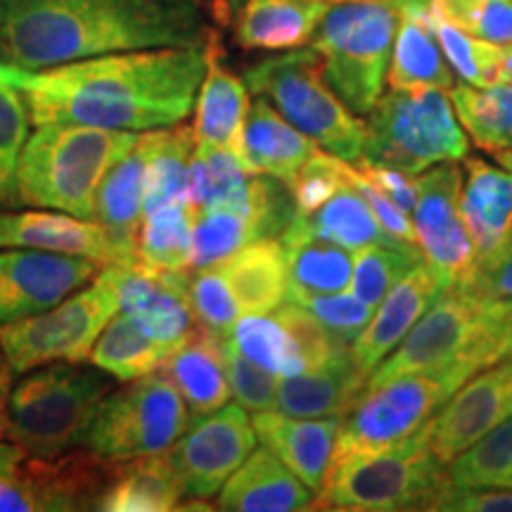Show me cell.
Returning a JSON list of instances; mask_svg holds the SVG:
<instances>
[{
    "mask_svg": "<svg viewBox=\"0 0 512 512\" xmlns=\"http://www.w3.org/2000/svg\"><path fill=\"white\" fill-rule=\"evenodd\" d=\"M138 133L88 124H41L27 138L17 166L19 207L55 209L93 219L95 200L112 166Z\"/></svg>",
    "mask_w": 512,
    "mask_h": 512,
    "instance_id": "obj_4",
    "label": "cell"
},
{
    "mask_svg": "<svg viewBox=\"0 0 512 512\" xmlns=\"http://www.w3.org/2000/svg\"><path fill=\"white\" fill-rule=\"evenodd\" d=\"M280 242L285 247L287 280H290L287 299L294 302V299L316 297V294L344 292L351 287L354 256L349 249L306 233L294 223Z\"/></svg>",
    "mask_w": 512,
    "mask_h": 512,
    "instance_id": "obj_31",
    "label": "cell"
},
{
    "mask_svg": "<svg viewBox=\"0 0 512 512\" xmlns=\"http://www.w3.org/2000/svg\"><path fill=\"white\" fill-rule=\"evenodd\" d=\"M328 3H347V0H328Z\"/></svg>",
    "mask_w": 512,
    "mask_h": 512,
    "instance_id": "obj_60",
    "label": "cell"
},
{
    "mask_svg": "<svg viewBox=\"0 0 512 512\" xmlns=\"http://www.w3.org/2000/svg\"><path fill=\"white\" fill-rule=\"evenodd\" d=\"M456 285L482 299L512 302V230L494 252L477 259L472 273Z\"/></svg>",
    "mask_w": 512,
    "mask_h": 512,
    "instance_id": "obj_49",
    "label": "cell"
},
{
    "mask_svg": "<svg viewBox=\"0 0 512 512\" xmlns=\"http://www.w3.org/2000/svg\"><path fill=\"white\" fill-rule=\"evenodd\" d=\"M12 392V370L0 368V437H8V403Z\"/></svg>",
    "mask_w": 512,
    "mask_h": 512,
    "instance_id": "obj_54",
    "label": "cell"
},
{
    "mask_svg": "<svg viewBox=\"0 0 512 512\" xmlns=\"http://www.w3.org/2000/svg\"><path fill=\"white\" fill-rule=\"evenodd\" d=\"M110 266L117 278L119 311L136 320L169 354L200 328L185 290V271L162 273L140 264Z\"/></svg>",
    "mask_w": 512,
    "mask_h": 512,
    "instance_id": "obj_18",
    "label": "cell"
},
{
    "mask_svg": "<svg viewBox=\"0 0 512 512\" xmlns=\"http://www.w3.org/2000/svg\"><path fill=\"white\" fill-rule=\"evenodd\" d=\"M470 152L451 98L439 88L382 95L368 114L361 159L418 176L441 162H460Z\"/></svg>",
    "mask_w": 512,
    "mask_h": 512,
    "instance_id": "obj_9",
    "label": "cell"
},
{
    "mask_svg": "<svg viewBox=\"0 0 512 512\" xmlns=\"http://www.w3.org/2000/svg\"><path fill=\"white\" fill-rule=\"evenodd\" d=\"M316 152L318 145L294 128L271 102L254 100L242 140V159L252 174L280 178L290 185Z\"/></svg>",
    "mask_w": 512,
    "mask_h": 512,
    "instance_id": "obj_27",
    "label": "cell"
},
{
    "mask_svg": "<svg viewBox=\"0 0 512 512\" xmlns=\"http://www.w3.org/2000/svg\"><path fill=\"white\" fill-rule=\"evenodd\" d=\"M245 316L273 313L290 294L285 247L278 240H254L216 264Z\"/></svg>",
    "mask_w": 512,
    "mask_h": 512,
    "instance_id": "obj_30",
    "label": "cell"
},
{
    "mask_svg": "<svg viewBox=\"0 0 512 512\" xmlns=\"http://www.w3.org/2000/svg\"><path fill=\"white\" fill-rule=\"evenodd\" d=\"M226 337L211 335L209 330L197 328L166 356L162 370L171 377L183 401L188 403L192 420L216 413L230 401V382L226 373Z\"/></svg>",
    "mask_w": 512,
    "mask_h": 512,
    "instance_id": "obj_24",
    "label": "cell"
},
{
    "mask_svg": "<svg viewBox=\"0 0 512 512\" xmlns=\"http://www.w3.org/2000/svg\"><path fill=\"white\" fill-rule=\"evenodd\" d=\"M472 36L486 43L510 50L512 48V0H479Z\"/></svg>",
    "mask_w": 512,
    "mask_h": 512,
    "instance_id": "obj_51",
    "label": "cell"
},
{
    "mask_svg": "<svg viewBox=\"0 0 512 512\" xmlns=\"http://www.w3.org/2000/svg\"><path fill=\"white\" fill-rule=\"evenodd\" d=\"M444 290L446 283L425 259L401 275L392 290L384 294L380 309L370 318V323L351 344L356 366L368 377L373 375V370L399 347L401 339L411 332L418 318L437 302Z\"/></svg>",
    "mask_w": 512,
    "mask_h": 512,
    "instance_id": "obj_19",
    "label": "cell"
},
{
    "mask_svg": "<svg viewBox=\"0 0 512 512\" xmlns=\"http://www.w3.org/2000/svg\"><path fill=\"white\" fill-rule=\"evenodd\" d=\"M437 510L446 512H512V489L498 491V486L489 491L463 489V486H448L446 494L439 498Z\"/></svg>",
    "mask_w": 512,
    "mask_h": 512,
    "instance_id": "obj_52",
    "label": "cell"
},
{
    "mask_svg": "<svg viewBox=\"0 0 512 512\" xmlns=\"http://www.w3.org/2000/svg\"><path fill=\"white\" fill-rule=\"evenodd\" d=\"M190 422L188 403L159 368L112 389L81 448L107 460L150 456L174 446Z\"/></svg>",
    "mask_w": 512,
    "mask_h": 512,
    "instance_id": "obj_11",
    "label": "cell"
},
{
    "mask_svg": "<svg viewBox=\"0 0 512 512\" xmlns=\"http://www.w3.org/2000/svg\"><path fill=\"white\" fill-rule=\"evenodd\" d=\"M185 491L169 451L131 460H117L110 486L98 510L105 512H166L181 510Z\"/></svg>",
    "mask_w": 512,
    "mask_h": 512,
    "instance_id": "obj_28",
    "label": "cell"
},
{
    "mask_svg": "<svg viewBox=\"0 0 512 512\" xmlns=\"http://www.w3.org/2000/svg\"><path fill=\"white\" fill-rule=\"evenodd\" d=\"M117 380L91 361H57L12 384L8 439L31 458L55 460L81 448Z\"/></svg>",
    "mask_w": 512,
    "mask_h": 512,
    "instance_id": "obj_5",
    "label": "cell"
},
{
    "mask_svg": "<svg viewBox=\"0 0 512 512\" xmlns=\"http://www.w3.org/2000/svg\"><path fill=\"white\" fill-rule=\"evenodd\" d=\"M505 358H512V302L482 299L451 285L373 370L366 387L451 368L472 377Z\"/></svg>",
    "mask_w": 512,
    "mask_h": 512,
    "instance_id": "obj_3",
    "label": "cell"
},
{
    "mask_svg": "<svg viewBox=\"0 0 512 512\" xmlns=\"http://www.w3.org/2000/svg\"><path fill=\"white\" fill-rule=\"evenodd\" d=\"M351 181H354L356 188L361 190V195L366 197L370 209L375 211L377 221H380L382 230L389 235V238L401 240V242H415V245H418L415 228L411 226V221H408V214L392 200V197L384 195V192L377 188V185L370 181L358 166H351Z\"/></svg>",
    "mask_w": 512,
    "mask_h": 512,
    "instance_id": "obj_50",
    "label": "cell"
},
{
    "mask_svg": "<svg viewBox=\"0 0 512 512\" xmlns=\"http://www.w3.org/2000/svg\"><path fill=\"white\" fill-rule=\"evenodd\" d=\"M512 415V358L479 370L451 394L425 425L427 441L439 463L451 465L484 434Z\"/></svg>",
    "mask_w": 512,
    "mask_h": 512,
    "instance_id": "obj_17",
    "label": "cell"
},
{
    "mask_svg": "<svg viewBox=\"0 0 512 512\" xmlns=\"http://www.w3.org/2000/svg\"><path fill=\"white\" fill-rule=\"evenodd\" d=\"M195 145L192 126L178 124L152 131V152L145 176V214L169 202L183 200Z\"/></svg>",
    "mask_w": 512,
    "mask_h": 512,
    "instance_id": "obj_39",
    "label": "cell"
},
{
    "mask_svg": "<svg viewBox=\"0 0 512 512\" xmlns=\"http://www.w3.org/2000/svg\"><path fill=\"white\" fill-rule=\"evenodd\" d=\"M328 10V0H242L235 41L245 50L304 48Z\"/></svg>",
    "mask_w": 512,
    "mask_h": 512,
    "instance_id": "obj_26",
    "label": "cell"
},
{
    "mask_svg": "<svg viewBox=\"0 0 512 512\" xmlns=\"http://www.w3.org/2000/svg\"><path fill=\"white\" fill-rule=\"evenodd\" d=\"M119 313L117 278L105 266L98 278L53 309L0 325V349L12 375L57 361H88L105 325Z\"/></svg>",
    "mask_w": 512,
    "mask_h": 512,
    "instance_id": "obj_10",
    "label": "cell"
},
{
    "mask_svg": "<svg viewBox=\"0 0 512 512\" xmlns=\"http://www.w3.org/2000/svg\"><path fill=\"white\" fill-rule=\"evenodd\" d=\"M207 3L211 5V10H214L216 19H219V22H226V19H230V15L240 8L242 0H207Z\"/></svg>",
    "mask_w": 512,
    "mask_h": 512,
    "instance_id": "obj_55",
    "label": "cell"
},
{
    "mask_svg": "<svg viewBox=\"0 0 512 512\" xmlns=\"http://www.w3.org/2000/svg\"><path fill=\"white\" fill-rule=\"evenodd\" d=\"M451 102L477 147L496 157L512 152V86L475 88L463 83L451 88Z\"/></svg>",
    "mask_w": 512,
    "mask_h": 512,
    "instance_id": "obj_38",
    "label": "cell"
},
{
    "mask_svg": "<svg viewBox=\"0 0 512 512\" xmlns=\"http://www.w3.org/2000/svg\"><path fill=\"white\" fill-rule=\"evenodd\" d=\"M498 83H508V86H512V48L505 50L503 67H501V81Z\"/></svg>",
    "mask_w": 512,
    "mask_h": 512,
    "instance_id": "obj_57",
    "label": "cell"
},
{
    "mask_svg": "<svg viewBox=\"0 0 512 512\" xmlns=\"http://www.w3.org/2000/svg\"><path fill=\"white\" fill-rule=\"evenodd\" d=\"M166 356L169 351L162 344L147 335L136 320L119 311L100 332L88 361L121 384L155 373L164 366Z\"/></svg>",
    "mask_w": 512,
    "mask_h": 512,
    "instance_id": "obj_35",
    "label": "cell"
},
{
    "mask_svg": "<svg viewBox=\"0 0 512 512\" xmlns=\"http://www.w3.org/2000/svg\"><path fill=\"white\" fill-rule=\"evenodd\" d=\"M399 19L392 0H347L325 12L311 38L325 81L354 114H370L382 98Z\"/></svg>",
    "mask_w": 512,
    "mask_h": 512,
    "instance_id": "obj_7",
    "label": "cell"
},
{
    "mask_svg": "<svg viewBox=\"0 0 512 512\" xmlns=\"http://www.w3.org/2000/svg\"><path fill=\"white\" fill-rule=\"evenodd\" d=\"M249 107L247 83L223 64L219 36H214L207 46V72L195 100V143L221 147L242 157Z\"/></svg>",
    "mask_w": 512,
    "mask_h": 512,
    "instance_id": "obj_21",
    "label": "cell"
},
{
    "mask_svg": "<svg viewBox=\"0 0 512 512\" xmlns=\"http://www.w3.org/2000/svg\"><path fill=\"white\" fill-rule=\"evenodd\" d=\"M396 10H430L432 0H392Z\"/></svg>",
    "mask_w": 512,
    "mask_h": 512,
    "instance_id": "obj_56",
    "label": "cell"
},
{
    "mask_svg": "<svg viewBox=\"0 0 512 512\" xmlns=\"http://www.w3.org/2000/svg\"><path fill=\"white\" fill-rule=\"evenodd\" d=\"M31 247L43 252L110 264H138V240L121 235L95 219H79L55 209L0 211V249Z\"/></svg>",
    "mask_w": 512,
    "mask_h": 512,
    "instance_id": "obj_16",
    "label": "cell"
},
{
    "mask_svg": "<svg viewBox=\"0 0 512 512\" xmlns=\"http://www.w3.org/2000/svg\"><path fill=\"white\" fill-rule=\"evenodd\" d=\"M294 302L304 306L344 347H351L363 328L370 323V318H373V309L354 294H316V297H302L294 299Z\"/></svg>",
    "mask_w": 512,
    "mask_h": 512,
    "instance_id": "obj_47",
    "label": "cell"
},
{
    "mask_svg": "<svg viewBox=\"0 0 512 512\" xmlns=\"http://www.w3.org/2000/svg\"><path fill=\"white\" fill-rule=\"evenodd\" d=\"M448 479L463 489H508L512 482V415L451 460Z\"/></svg>",
    "mask_w": 512,
    "mask_h": 512,
    "instance_id": "obj_41",
    "label": "cell"
},
{
    "mask_svg": "<svg viewBox=\"0 0 512 512\" xmlns=\"http://www.w3.org/2000/svg\"><path fill=\"white\" fill-rule=\"evenodd\" d=\"M460 216L475 242L477 259L494 252L512 230V171L465 157Z\"/></svg>",
    "mask_w": 512,
    "mask_h": 512,
    "instance_id": "obj_25",
    "label": "cell"
},
{
    "mask_svg": "<svg viewBox=\"0 0 512 512\" xmlns=\"http://www.w3.org/2000/svg\"><path fill=\"white\" fill-rule=\"evenodd\" d=\"M434 34L439 38V46L444 50L448 64L456 69L460 81L467 86L486 88L496 86L501 81V67L505 50L486 43L482 38L467 34V31L453 27L444 19L434 17L430 12Z\"/></svg>",
    "mask_w": 512,
    "mask_h": 512,
    "instance_id": "obj_44",
    "label": "cell"
},
{
    "mask_svg": "<svg viewBox=\"0 0 512 512\" xmlns=\"http://www.w3.org/2000/svg\"><path fill=\"white\" fill-rule=\"evenodd\" d=\"M252 425L256 439L318 496L335 456L342 418H294L273 408L254 413Z\"/></svg>",
    "mask_w": 512,
    "mask_h": 512,
    "instance_id": "obj_20",
    "label": "cell"
},
{
    "mask_svg": "<svg viewBox=\"0 0 512 512\" xmlns=\"http://www.w3.org/2000/svg\"><path fill=\"white\" fill-rule=\"evenodd\" d=\"M150 152L152 131L138 133L136 145L112 166L95 200V221L136 240L145 216V176Z\"/></svg>",
    "mask_w": 512,
    "mask_h": 512,
    "instance_id": "obj_33",
    "label": "cell"
},
{
    "mask_svg": "<svg viewBox=\"0 0 512 512\" xmlns=\"http://www.w3.org/2000/svg\"><path fill=\"white\" fill-rule=\"evenodd\" d=\"M252 171L245 159L221 147L195 145L183 200L192 211L228 207L252 216Z\"/></svg>",
    "mask_w": 512,
    "mask_h": 512,
    "instance_id": "obj_32",
    "label": "cell"
},
{
    "mask_svg": "<svg viewBox=\"0 0 512 512\" xmlns=\"http://www.w3.org/2000/svg\"><path fill=\"white\" fill-rule=\"evenodd\" d=\"M5 366V356H3V349H0V368Z\"/></svg>",
    "mask_w": 512,
    "mask_h": 512,
    "instance_id": "obj_59",
    "label": "cell"
},
{
    "mask_svg": "<svg viewBox=\"0 0 512 512\" xmlns=\"http://www.w3.org/2000/svg\"><path fill=\"white\" fill-rule=\"evenodd\" d=\"M185 290H188L197 325L209 330L211 335L230 337L242 311L221 268H188L185 271Z\"/></svg>",
    "mask_w": 512,
    "mask_h": 512,
    "instance_id": "obj_45",
    "label": "cell"
},
{
    "mask_svg": "<svg viewBox=\"0 0 512 512\" xmlns=\"http://www.w3.org/2000/svg\"><path fill=\"white\" fill-rule=\"evenodd\" d=\"M351 164L344 162L335 155H325V152H316L309 162L304 164V169L299 171L297 178L290 183V190L297 202V216L309 214L323 204L332 192H337L344 183L349 181Z\"/></svg>",
    "mask_w": 512,
    "mask_h": 512,
    "instance_id": "obj_48",
    "label": "cell"
},
{
    "mask_svg": "<svg viewBox=\"0 0 512 512\" xmlns=\"http://www.w3.org/2000/svg\"><path fill=\"white\" fill-rule=\"evenodd\" d=\"M356 166L384 192V195L392 197L406 214H411L415 202H418V181H415L411 174L387 164H373L368 162V159H358Z\"/></svg>",
    "mask_w": 512,
    "mask_h": 512,
    "instance_id": "obj_53",
    "label": "cell"
},
{
    "mask_svg": "<svg viewBox=\"0 0 512 512\" xmlns=\"http://www.w3.org/2000/svg\"><path fill=\"white\" fill-rule=\"evenodd\" d=\"M223 354H226V373L235 401L254 413L273 411L278 403V375L268 373L266 368L235 349L228 337L223 342Z\"/></svg>",
    "mask_w": 512,
    "mask_h": 512,
    "instance_id": "obj_46",
    "label": "cell"
},
{
    "mask_svg": "<svg viewBox=\"0 0 512 512\" xmlns=\"http://www.w3.org/2000/svg\"><path fill=\"white\" fill-rule=\"evenodd\" d=\"M399 15L387 76L392 91L439 88V91L451 93V88L456 86V76L437 43L430 10H401Z\"/></svg>",
    "mask_w": 512,
    "mask_h": 512,
    "instance_id": "obj_29",
    "label": "cell"
},
{
    "mask_svg": "<svg viewBox=\"0 0 512 512\" xmlns=\"http://www.w3.org/2000/svg\"><path fill=\"white\" fill-rule=\"evenodd\" d=\"M195 211L185 200L164 204L143 216L138 233V264L150 271H188Z\"/></svg>",
    "mask_w": 512,
    "mask_h": 512,
    "instance_id": "obj_37",
    "label": "cell"
},
{
    "mask_svg": "<svg viewBox=\"0 0 512 512\" xmlns=\"http://www.w3.org/2000/svg\"><path fill=\"white\" fill-rule=\"evenodd\" d=\"M420 261L422 252L415 242L384 238L375 245L358 249L354 275H351V294L368 304L370 309H377L396 280Z\"/></svg>",
    "mask_w": 512,
    "mask_h": 512,
    "instance_id": "obj_40",
    "label": "cell"
},
{
    "mask_svg": "<svg viewBox=\"0 0 512 512\" xmlns=\"http://www.w3.org/2000/svg\"><path fill=\"white\" fill-rule=\"evenodd\" d=\"M245 83L256 98H266L294 128L344 162H358L366 143V124L337 98L323 76L313 48L268 57L252 64Z\"/></svg>",
    "mask_w": 512,
    "mask_h": 512,
    "instance_id": "obj_8",
    "label": "cell"
},
{
    "mask_svg": "<svg viewBox=\"0 0 512 512\" xmlns=\"http://www.w3.org/2000/svg\"><path fill=\"white\" fill-rule=\"evenodd\" d=\"M294 226L335 242L349 252H358V249L384 240L380 221H377L366 197L361 195V190L351 181V174L349 181L337 192H332L323 204H318L309 214L297 216Z\"/></svg>",
    "mask_w": 512,
    "mask_h": 512,
    "instance_id": "obj_34",
    "label": "cell"
},
{
    "mask_svg": "<svg viewBox=\"0 0 512 512\" xmlns=\"http://www.w3.org/2000/svg\"><path fill=\"white\" fill-rule=\"evenodd\" d=\"M254 446L256 432L247 408L228 401L216 413L192 420L183 437L166 451L185 498L204 503L219 496L221 486L245 463Z\"/></svg>",
    "mask_w": 512,
    "mask_h": 512,
    "instance_id": "obj_13",
    "label": "cell"
},
{
    "mask_svg": "<svg viewBox=\"0 0 512 512\" xmlns=\"http://www.w3.org/2000/svg\"><path fill=\"white\" fill-rule=\"evenodd\" d=\"M27 95L15 83L0 81V211L17 209V166L29 138Z\"/></svg>",
    "mask_w": 512,
    "mask_h": 512,
    "instance_id": "obj_43",
    "label": "cell"
},
{
    "mask_svg": "<svg viewBox=\"0 0 512 512\" xmlns=\"http://www.w3.org/2000/svg\"><path fill=\"white\" fill-rule=\"evenodd\" d=\"M470 380L451 368L413 373L366 387L356 406L342 418L335 451H382L425 427L434 413Z\"/></svg>",
    "mask_w": 512,
    "mask_h": 512,
    "instance_id": "obj_12",
    "label": "cell"
},
{
    "mask_svg": "<svg viewBox=\"0 0 512 512\" xmlns=\"http://www.w3.org/2000/svg\"><path fill=\"white\" fill-rule=\"evenodd\" d=\"M508 489H512V482H510V486H508Z\"/></svg>",
    "mask_w": 512,
    "mask_h": 512,
    "instance_id": "obj_61",
    "label": "cell"
},
{
    "mask_svg": "<svg viewBox=\"0 0 512 512\" xmlns=\"http://www.w3.org/2000/svg\"><path fill=\"white\" fill-rule=\"evenodd\" d=\"M214 19L207 0H0V64L43 72L126 50L207 48Z\"/></svg>",
    "mask_w": 512,
    "mask_h": 512,
    "instance_id": "obj_1",
    "label": "cell"
},
{
    "mask_svg": "<svg viewBox=\"0 0 512 512\" xmlns=\"http://www.w3.org/2000/svg\"><path fill=\"white\" fill-rule=\"evenodd\" d=\"M460 190L463 169L456 162L434 164L418 178V202L413 207L420 252L446 287L463 283L477 264L475 242L460 216Z\"/></svg>",
    "mask_w": 512,
    "mask_h": 512,
    "instance_id": "obj_14",
    "label": "cell"
},
{
    "mask_svg": "<svg viewBox=\"0 0 512 512\" xmlns=\"http://www.w3.org/2000/svg\"><path fill=\"white\" fill-rule=\"evenodd\" d=\"M216 508L228 512L316 510V494L264 446L249 453L221 486Z\"/></svg>",
    "mask_w": 512,
    "mask_h": 512,
    "instance_id": "obj_22",
    "label": "cell"
},
{
    "mask_svg": "<svg viewBox=\"0 0 512 512\" xmlns=\"http://www.w3.org/2000/svg\"><path fill=\"white\" fill-rule=\"evenodd\" d=\"M498 162H501L508 171H512V152H503V155H498Z\"/></svg>",
    "mask_w": 512,
    "mask_h": 512,
    "instance_id": "obj_58",
    "label": "cell"
},
{
    "mask_svg": "<svg viewBox=\"0 0 512 512\" xmlns=\"http://www.w3.org/2000/svg\"><path fill=\"white\" fill-rule=\"evenodd\" d=\"M366 384L368 375L356 366L351 349L339 351L323 366L280 377L275 408L294 418H344L366 392Z\"/></svg>",
    "mask_w": 512,
    "mask_h": 512,
    "instance_id": "obj_23",
    "label": "cell"
},
{
    "mask_svg": "<svg viewBox=\"0 0 512 512\" xmlns=\"http://www.w3.org/2000/svg\"><path fill=\"white\" fill-rule=\"evenodd\" d=\"M254 240V221L245 211L228 207L197 211L192 226L190 268L221 264Z\"/></svg>",
    "mask_w": 512,
    "mask_h": 512,
    "instance_id": "obj_42",
    "label": "cell"
},
{
    "mask_svg": "<svg viewBox=\"0 0 512 512\" xmlns=\"http://www.w3.org/2000/svg\"><path fill=\"white\" fill-rule=\"evenodd\" d=\"M448 486V465L439 463L420 427L382 451H335L316 510H437Z\"/></svg>",
    "mask_w": 512,
    "mask_h": 512,
    "instance_id": "obj_6",
    "label": "cell"
},
{
    "mask_svg": "<svg viewBox=\"0 0 512 512\" xmlns=\"http://www.w3.org/2000/svg\"><path fill=\"white\" fill-rule=\"evenodd\" d=\"M228 339L235 349L278 377H292L311 368L299 337L275 311L240 316Z\"/></svg>",
    "mask_w": 512,
    "mask_h": 512,
    "instance_id": "obj_36",
    "label": "cell"
},
{
    "mask_svg": "<svg viewBox=\"0 0 512 512\" xmlns=\"http://www.w3.org/2000/svg\"><path fill=\"white\" fill-rule=\"evenodd\" d=\"M102 264L31 247L0 249V325L53 309L91 285Z\"/></svg>",
    "mask_w": 512,
    "mask_h": 512,
    "instance_id": "obj_15",
    "label": "cell"
},
{
    "mask_svg": "<svg viewBox=\"0 0 512 512\" xmlns=\"http://www.w3.org/2000/svg\"><path fill=\"white\" fill-rule=\"evenodd\" d=\"M204 72L207 48H145L29 72L22 91L36 126L69 121L143 133L183 124Z\"/></svg>",
    "mask_w": 512,
    "mask_h": 512,
    "instance_id": "obj_2",
    "label": "cell"
}]
</instances>
